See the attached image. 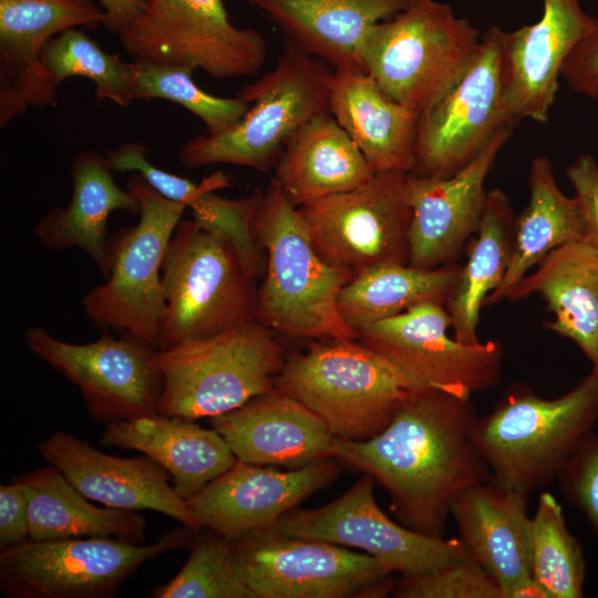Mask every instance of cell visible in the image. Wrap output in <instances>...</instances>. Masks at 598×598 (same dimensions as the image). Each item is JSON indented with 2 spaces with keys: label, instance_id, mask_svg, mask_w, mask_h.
Here are the masks:
<instances>
[{
  "label": "cell",
  "instance_id": "d6986e66",
  "mask_svg": "<svg viewBox=\"0 0 598 598\" xmlns=\"http://www.w3.org/2000/svg\"><path fill=\"white\" fill-rule=\"evenodd\" d=\"M514 128L499 127L478 155L450 177L408 175L410 266L434 269L455 264L478 228L487 195L486 177Z\"/></svg>",
  "mask_w": 598,
  "mask_h": 598
},
{
  "label": "cell",
  "instance_id": "836d02e7",
  "mask_svg": "<svg viewBox=\"0 0 598 598\" xmlns=\"http://www.w3.org/2000/svg\"><path fill=\"white\" fill-rule=\"evenodd\" d=\"M461 266L434 269L410 265H384L353 277L340 290L338 310L355 332L429 301L446 305L454 291Z\"/></svg>",
  "mask_w": 598,
  "mask_h": 598
},
{
  "label": "cell",
  "instance_id": "2e32d148",
  "mask_svg": "<svg viewBox=\"0 0 598 598\" xmlns=\"http://www.w3.org/2000/svg\"><path fill=\"white\" fill-rule=\"evenodd\" d=\"M503 33L497 27L486 30L464 74L420 114L411 175L450 177L473 161L499 127L511 125L503 104Z\"/></svg>",
  "mask_w": 598,
  "mask_h": 598
},
{
  "label": "cell",
  "instance_id": "60d3db41",
  "mask_svg": "<svg viewBox=\"0 0 598 598\" xmlns=\"http://www.w3.org/2000/svg\"><path fill=\"white\" fill-rule=\"evenodd\" d=\"M559 489L598 536V433L589 432L556 475Z\"/></svg>",
  "mask_w": 598,
  "mask_h": 598
},
{
  "label": "cell",
  "instance_id": "d6a6232c",
  "mask_svg": "<svg viewBox=\"0 0 598 598\" xmlns=\"http://www.w3.org/2000/svg\"><path fill=\"white\" fill-rule=\"evenodd\" d=\"M516 215L506 194L499 188L487 190L484 210L475 238L461 266L456 287L445 307L453 337L475 344L480 315L488 295L495 291L511 261L515 239Z\"/></svg>",
  "mask_w": 598,
  "mask_h": 598
},
{
  "label": "cell",
  "instance_id": "7a4b0ae2",
  "mask_svg": "<svg viewBox=\"0 0 598 598\" xmlns=\"http://www.w3.org/2000/svg\"><path fill=\"white\" fill-rule=\"evenodd\" d=\"M598 423V369L567 393L546 399L512 384L483 416L472 440L493 483L529 496L549 484Z\"/></svg>",
  "mask_w": 598,
  "mask_h": 598
},
{
  "label": "cell",
  "instance_id": "8992f818",
  "mask_svg": "<svg viewBox=\"0 0 598 598\" xmlns=\"http://www.w3.org/2000/svg\"><path fill=\"white\" fill-rule=\"evenodd\" d=\"M379 353L354 340L317 342L285 359L276 389L319 416L331 434L367 441L419 389Z\"/></svg>",
  "mask_w": 598,
  "mask_h": 598
},
{
  "label": "cell",
  "instance_id": "3957f363",
  "mask_svg": "<svg viewBox=\"0 0 598 598\" xmlns=\"http://www.w3.org/2000/svg\"><path fill=\"white\" fill-rule=\"evenodd\" d=\"M254 230L267 258L255 320L289 336L358 339L338 310L340 290L352 277L319 255L298 207L274 178L261 194Z\"/></svg>",
  "mask_w": 598,
  "mask_h": 598
},
{
  "label": "cell",
  "instance_id": "9a60e30c",
  "mask_svg": "<svg viewBox=\"0 0 598 598\" xmlns=\"http://www.w3.org/2000/svg\"><path fill=\"white\" fill-rule=\"evenodd\" d=\"M448 328L445 305L429 301L357 334L420 388L472 396L496 386L503 375V346L495 340L466 344L450 337Z\"/></svg>",
  "mask_w": 598,
  "mask_h": 598
},
{
  "label": "cell",
  "instance_id": "6da1fadb",
  "mask_svg": "<svg viewBox=\"0 0 598 598\" xmlns=\"http://www.w3.org/2000/svg\"><path fill=\"white\" fill-rule=\"evenodd\" d=\"M476 417L468 395L414 389L378 435L337 437L334 458L371 475L390 495L399 523L444 537L456 496L491 477L472 440Z\"/></svg>",
  "mask_w": 598,
  "mask_h": 598
},
{
  "label": "cell",
  "instance_id": "83f0119b",
  "mask_svg": "<svg viewBox=\"0 0 598 598\" xmlns=\"http://www.w3.org/2000/svg\"><path fill=\"white\" fill-rule=\"evenodd\" d=\"M333 70L330 114L374 173L410 174L420 114L388 96L367 72Z\"/></svg>",
  "mask_w": 598,
  "mask_h": 598
},
{
  "label": "cell",
  "instance_id": "4dcf8cb0",
  "mask_svg": "<svg viewBox=\"0 0 598 598\" xmlns=\"http://www.w3.org/2000/svg\"><path fill=\"white\" fill-rule=\"evenodd\" d=\"M28 496L31 540L113 537L143 544L145 518L137 511L99 507L87 502L53 465L12 478Z\"/></svg>",
  "mask_w": 598,
  "mask_h": 598
},
{
  "label": "cell",
  "instance_id": "7bdbcfd3",
  "mask_svg": "<svg viewBox=\"0 0 598 598\" xmlns=\"http://www.w3.org/2000/svg\"><path fill=\"white\" fill-rule=\"evenodd\" d=\"M29 539L27 492L12 480L8 485H0V548L17 546Z\"/></svg>",
  "mask_w": 598,
  "mask_h": 598
},
{
  "label": "cell",
  "instance_id": "484cf974",
  "mask_svg": "<svg viewBox=\"0 0 598 598\" xmlns=\"http://www.w3.org/2000/svg\"><path fill=\"white\" fill-rule=\"evenodd\" d=\"M101 443L142 452L157 462L186 502L238 461L215 429L161 413L109 422Z\"/></svg>",
  "mask_w": 598,
  "mask_h": 598
},
{
  "label": "cell",
  "instance_id": "ffe728a7",
  "mask_svg": "<svg viewBox=\"0 0 598 598\" xmlns=\"http://www.w3.org/2000/svg\"><path fill=\"white\" fill-rule=\"evenodd\" d=\"M543 2L536 23L503 33V104L514 127L523 120L548 121L563 66L596 19L586 13L580 0Z\"/></svg>",
  "mask_w": 598,
  "mask_h": 598
},
{
  "label": "cell",
  "instance_id": "e575fe53",
  "mask_svg": "<svg viewBox=\"0 0 598 598\" xmlns=\"http://www.w3.org/2000/svg\"><path fill=\"white\" fill-rule=\"evenodd\" d=\"M532 576L548 598H581L586 560L580 542L568 528L563 508L542 492L530 517Z\"/></svg>",
  "mask_w": 598,
  "mask_h": 598
},
{
  "label": "cell",
  "instance_id": "b9f144b4",
  "mask_svg": "<svg viewBox=\"0 0 598 598\" xmlns=\"http://www.w3.org/2000/svg\"><path fill=\"white\" fill-rule=\"evenodd\" d=\"M561 78L574 92L598 101V18L567 58Z\"/></svg>",
  "mask_w": 598,
  "mask_h": 598
},
{
  "label": "cell",
  "instance_id": "4316f807",
  "mask_svg": "<svg viewBox=\"0 0 598 598\" xmlns=\"http://www.w3.org/2000/svg\"><path fill=\"white\" fill-rule=\"evenodd\" d=\"M530 295L540 296L554 315L544 327L571 340L598 369V246L585 236L553 250L506 300Z\"/></svg>",
  "mask_w": 598,
  "mask_h": 598
},
{
  "label": "cell",
  "instance_id": "30bf717a",
  "mask_svg": "<svg viewBox=\"0 0 598 598\" xmlns=\"http://www.w3.org/2000/svg\"><path fill=\"white\" fill-rule=\"evenodd\" d=\"M195 534L183 525L152 544L113 537L29 539L1 549L0 589L10 598L114 597L143 564L189 547Z\"/></svg>",
  "mask_w": 598,
  "mask_h": 598
},
{
  "label": "cell",
  "instance_id": "ac0fdd59",
  "mask_svg": "<svg viewBox=\"0 0 598 598\" xmlns=\"http://www.w3.org/2000/svg\"><path fill=\"white\" fill-rule=\"evenodd\" d=\"M93 0H0V127L29 106H56L58 85L40 52L59 33L103 25Z\"/></svg>",
  "mask_w": 598,
  "mask_h": 598
},
{
  "label": "cell",
  "instance_id": "44dd1931",
  "mask_svg": "<svg viewBox=\"0 0 598 598\" xmlns=\"http://www.w3.org/2000/svg\"><path fill=\"white\" fill-rule=\"evenodd\" d=\"M339 473L333 458L289 471L237 461L187 502L202 529L229 542L272 526Z\"/></svg>",
  "mask_w": 598,
  "mask_h": 598
},
{
  "label": "cell",
  "instance_id": "f6af8a7d",
  "mask_svg": "<svg viewBox=\"0 0 598 598\" xmlns=\"http://www.w3.org/2000/svg\"><path fill=\"white\" fill-rule=\"evenodd\" d=\"M106 14L103 27L118 34L145 8L147 0H99Z\"/></svg>",
  "mask_w": 598,
  "mask_h": 598
},
{
  "label": "cell",
  "instance_id": "d4e9b609",
  "mask_svg": "<svg viewBox=\"0 0 598 598\" xmlns=\"http://www.w3.org/2000/svg\"><path fill=\"white\" fill-rule=\"evenodd\" d=\"M528 497L492 481L475 484L453 501L450 515L472 558L504 592L532 577Z\"/></svg>",
  "mask_w": 598,
  "mask_h": 598
},
{
  "label": "cell",
  "instance_id": "cb8c5ba5",
  "mask_svg": "<svg viewBox=\"0 0 598 598\" xmlns=\"http://www.w3.org/2000/svg\"><path fill=\"white\" fill-rule=\"evenodd\" d=\"M257 9L285 41L333 69L365 72L363 49L371 30L412 0H241Z\"/></svg>",
  "mask_w": 598,
  "mask_h": 598
},
{
  "label": "cell",
  "instance_id": "7402d4cb",
  "mask_svg": "<svg viewBox=\"0 0 598 598\" xmlns=\"http://www.w3.org/2000/svg\"><path fill=\"white\" fill-rule=\"evenodd\" d=\"M38 450L89 499L113 508L155 511L193 530L202 529L187 502L169 484V473L146 455L112 456L63 431L52 433Z\"/></svg>",
  "mask_w": 598,
  "mask_h": 598
},
{
  "label": "cell",
  "instance_id": "277c9868",
  "mask_svg": "<svg viewBox=\"0 0 598 598\" xmlns=\"http://www.w3.org/2000/svg\"><path fill=\"white\" fill-rule=\"evenodd\" d=\"M257 272L226 236L181 220L165 250L157 350L255 320Z\"/></svg>",
  "mask_w": 598,
  "mask_h": 598
},
{
  "label": "cell",
  "instance_id": "74e56055",
  "mask_svg": "<svg viewBox=\"0 0 598 598\" xmlns=\"http://www.w3.org/2000/svg\"><path fill=\"white\" fill-rule=\"evenodd\" d=\"M137 76L134 100L164 99L184 106L196 115L209 135L236 124L248 111L249 103L235 97H220L202 90L193 79V70L148 60H134Z\"/></svg>",
  "mask_w": 598,
  "mask_h": 598
},
{
  "label": "cell",
  "instance_id": "ba28073f",
  "mask_svg": "<svg viewBox=\"0 0 598 598\" xmlns=\"http://www.w3.org/2000/svg\"><path fill=\"white\" fill-rule=\"evenodd\" d=\"M481 37L447 3L412 0L369 33L365 72L388 96L421 114L464 74Z\"/></svg>",
  "mask_w": 598,
  "mask_h": 598
},
{
  "label": "cell",
  "instance_id": "f35d334b",
  "mask_svg": "<svg viewBox=\"0 0 598 598\" xmlns=\"http://www.w3.org/2000/svg\"><path fill=\"white\" fill-rule=\"evenodd\" d=\"M228 176L221 172L205 181L200 190L189 200L193 219L202 227L229 238L240 250L249 266L258 274L259 246L254 230V220L262 192L256 189L244 198H227L214 193L227 187Z\"/></svg>",
  "mask_w": 598,
  "mask_h": 598
},
{
  "label": "cell",
  "instance_id": "e0dca14e",
  "mask_svg": "<svg viewBox=\"0 0 598 598\" xmlns=\"http://www.w3.org/2000/svg\"><path fill=\"white\" fill-rule=\"evenodd\" d=\"M31 353L76 385L91 416L112 422L157 413L163 377L157 349L130 336L76 344L35 326L24 333Z\"/></svg>",
  "mask_w": 598,
  "mask_h": 598
},
{
  "label": "cell",
  "instance_id": "603a6c76",
  "mask_svg": "<svg viewBox=\"0 0 598 598\" xmlns=\"http://www.w3.org/2000/svg\"><path fill=\"white\" fill-rule=\"evenodd\" d=\"M238 461L289 470L334 458L336 436L293 398L274 389L209 419Z\"/></svg>",
  "mask_w": 598,
  "mask_h": 598
},
{
  "label": "cell",
  "instance_id": "f546056e",
  "mask_svg": "<svg viewBox=\"0 0 598 598\" xmlns=\"http://www.w3.org/2000/svg\"><path fill=\"white\" fill-rule=\"evenodd\" d=\"M374 174L329 112L309 120L291 135L272 178L299 207L361 186Z\"/></svg>",
  "mask_w": 598,
  "mask_h": 598
},
{
  "label": "cell",
  "instance_id": "7c38bea8",
  "mask_svg": "<svg viewBox=\"0 0 598 598\" xmlns=\"http://www.w3.org/2000/svg\"><path fill=\"white\" fill-rule=\"evenodd\" d=\"M118 38L134 60L199 69L217 80L256 75L267 59L264 35L235 25L223 0H147Z\"/></svg>",
  "mask_w": 598,
  "mask_h": 598
},
{
  "label": "cell",
  "instance_id": "d590c367",
  "mask_svg": "<svg viewBox=\"0 0 598 598\" xmlns=\"http://www.w3.org/2000/svg\"><path fill=\"white\" fill-rule=\"evenodd\" d=\"M40 60L58 86L69 78L82 76L95 84V96L100 101L110 100L118 106L134 101L136 62H125L116 54L106 53L78 28L50 39L40 52Z\"/></svg>",
  "mask_w": 598,
  "mask_h": 598
},
{
  "label": "cell",
  "instance_id": "f1b7e54d",
  "mask_svg": "<svg viewBox=\"0 0 598 598\" xmlns=\"http://www.w3.org/2000/svg\"><path fill=\"white\" fill-rule=\"evenodd\" d=\"M106 155L81 151L72 162V195L66 206H56L35 225L40 243L55 250L78 248L106 276V223L115 210L140 215V202L113 178Z\"/></svg>",
  "mask_w": 598,
  "mask_h": 598
},
{
  "label": "cell",
  "instance_id": "9c48e42d",
  "mask_svg": "<svg viewBox=\"0 0 598 598\" xmlns=\"http://www.w3.org/2000/svg\"><path fill=\"white\" fill-rule=\"evenodd\" d=\"M126 189L140 202V219L109 237L106 281L81 303L95 326L156 348L165 308L162 262L187 206L162 196L140 174L127 179Z\"/></svg>",
  "mask_w": 598,
  "mask_h": 598
},
{
  "label": "cell",
  "instance_id": "bcb514c9",
  "mask_svg": "<svg viewBox=\"0 0 598 598\" xmlns=\"http://www.w3.org/2000/svg\"><path fill=\"white\" fill-rule=\"evenodd\" d=\"M503 598H548V595L532 576L511 586Z\"/></svg>",
  "mask_w": 598,
  "mask_h": 598
},
{
  "label": "cell",
  "instance_id": "ee69618b",
  "mask_svg": "<svg viewBox=\"0 0 598 598\" xmlns=\"http://www.w3.org/2000/svg\"><path fill=\"white\" fill-rule=\"evenodd\" d=\"M567 177L579 199L585 219L586 236L598 246V162L590 154L578 156L567 168Z\"/></svg>",
  "mask_w": 598,
  "mask_h": 598
},
{
  "label": "cell",
  "instance_id": "1f68e13d",
  "mask_svg": "<svg viewBox=\"0 0 598 598\" xmlns=\"http://www.w3.org/2000/svg\"><path fill=\"white\" fill-rule=\"evenodd\" d=\"M528 189V204L516 217L507 271L499 287L486 297L483 307L506 300L508 291L553 250L587 234L579 199L561 192L548 157L537 156L532 161Z\"/></svg>",
  "mask_w": 598,
  "mask_h": 598
},
{
  "label": "cell",
  "instance_id": "52a82bcc",
  "mask_svg": "<svg viewBox=\"0 0 598 598\" xmlns=\"http://www.w3.org/2000/svg\"><path fill=\"white\" fill-rule=\"evenodd\" d=\"M285 359L270 329L256 320L157 350V413L195 421L229 412L276 389Z\"/></svg>",
  "mask_w": 598,
  "mask_h": 598
},
{
  "label": "cell",
  "instance_id": "8d00e7d4",
  "mask_svg": "<svg viewBox=\"0 0 598 598\" xmlns=\"http://www.w3.org/2000/svg\"><path fill=\"white\" fill-rule=\"evenodd\" d=\"M198 532L185 565L172 580L154 588L151 597L255 598L236 566L231 543L213 530Z\"/></svg>",
  "mask_w": 598,
  "mask_h": 598
},
{
  "label": "cell",
  "instance_id": "ab89813d",
  "mask_svg": "<svg viewBox=\"0 0 598 598\" xmlns=\"http://www.w3.org/2000/svg\"><path fill=\"white\" fill-rule=\"evenodd\" d=\"M396 598H502L495 579L473 558L419 575H400Z\"/></svg>",
  "mask_w": 598,
  "mask_h": 598
},
{
  "label": "cell",
  "instance_id": "4fadbf2b",
  "mask_svg": "<svg viewBox=\"0 0 598 598\" xmlns=\"http://www.w3.org/2000/svg\"><path fill=\"white\" fill-rule=\"evenodd\" d=\"M408 175L375 173L361 186L299 206L319 255L352 278L379 266L409 265Z\"/></svg>",
  "mask_w": 598,
  "mask_h": 598
},
{
  "label": "cell",
  "instance_id": "5bb4252c",
  "mask_svg": "<svg viewBox=\"0 0 598 598\" xmlns=\"http://www.w3.org/2000/svg\"><path fill=\"white\" fill-rule=\"evenodd\" d=\"M373 485L374 478L363 473L331 503L296 507L270 527L288 536L363 550L392 574H425L472 558L460 537L429 536L392 520L378 506Z\"/></svg>",
  "mask_w": 598,
  "mask_h": 598
},
{
  "label": "cell",
  "instance_id": "5b68a950",
  "mask_svg": "<svg viewBox=\"0 0 598 598\" xmlns=\"http://www.w3.org/2000/svg\"><path fill=\"white\" fill-rule=\"evenodd\" d=\"M333 71L285 41L272 70L237 92L250 105L246 114L221 133L187 141L178 153L181 165L229 164L269 172L300 126L329 113Z\"/></svg>",
  "mask_w": 598,
  "mask_h": 598
},
{
  "label": "cell",
  "instance_id": "8fae6325",
  "mask_svg": "<svg viewBox=\"0 0 598 598\" xmlns=\"http://www.w3.org/2000/svg\"><path fill=\"white\" fill-rule=\"evenodd\" d=\"M236 566L255 598H382L395 580L372 556L281 534L272 527L230 542Z\"/></svg>",
  "mask_w": 598,
  "mask_h": 598
}]
</instances>
